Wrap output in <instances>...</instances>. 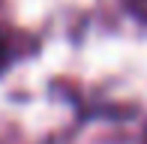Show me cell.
I'll return each instance as SVG.
<instances>
[{"instance_id":"6da1fadb","label":"cell","mask_w":147,"mask_h":144,"mask_svg":"<svg viewBox=\"0 0 147 144\" xmlns=\"http://www.w3.org/2000/svg\"><path fill=\"white\" fill-rule=\"evenodd\" d=\"M6 63H9V45H6V39L0 36V72L6 69Z\"/></svg>"}]
</instances>
